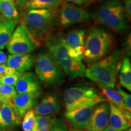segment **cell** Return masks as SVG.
<instances>
[{
  "label": "cell",
  "mask_w": 131,
  "mask_h": 131,
  "mask_svg": "<svg viewBox=\"0 0 131 131\" xmlns=\"http://www.w3.org/2000/svg\"><path fill=\"white\" fill-rule=\"evenodd\" d=\"M60 6L47 9H32L26 12L23 19L32 40L40 46L52 35L53 27L58 20Z\"/></svg>",
  "instance_id": "obj_1"
},
{
  "label": "cell",
  "mask_w": 131,
  "mask_h": 131,
  "mask_svg": "<svg viewBox=\"0 0 131 131\" xmlns=\"http://www.w3.org/2000/svg\"><path fill=\"white\" fill-rule=\"evenodd\" d=\"M121 52L114 53L92 63L86 70L85 76L95 82L100 88L115 87L119 67L121 66Z\"/></svg>",
  "instance_id": "obj_2"
},
{
  "label": "cell",
  "mask_w": 131,
  "mask_h": 131,
  "mask_svg": "<svg viewBox=\"0 0 131 131\" xmlns=\"http://www.w3.org/2000/svg\"><path fill=\"white\" fill-rule=\"evenodd\" d=\"M46 46L61 67L64 73L70 78L84 77L86 68L81 60L68 55V45L61 33L51 35L45 42Z\"/></svg>",
  "instance_id": "obj_3"
},
{
  "label": "cell",
  "mask_w": 131,
  "mask_h": 131,
  "mask_svg": "<svg viewBox=\"0 0 131 131\" xmlns=\"http://www.w3.org/2000/svg\"><path fill=\"white\" fill-rule=\"evenodd\" d=\"M114 45V38L110 33L99 27H93L84 41L83 59L89 62L101 60L107 56Z\"/></svg>",
  "instance_id": "obj_4"
},
{
  "label": "cell",
  "mask_w": 131,
  "mask_h": 131,
  "mask_svg": "<svg viewBox=\"0 0 131 131\" xmlns=\"http://www.w3.org/2000/svg\"><path fill=\"white\" fill-rule=\"evenodd\" d=\"M107 101L106 98L95 89L89 86H75L69 88L64 94V103L66 112L77 109L95 106Z\"/></svg>",
  "instance_id": "obj_5"
},
{
  "label": "cell",
  "mask_w": 131,
  "mask_h": 131,
  "mask_svg": "<svg viewBox=\"0 0 131 131\" xmlns=\"http://www.w3.org/2000/svg\"><path fill=\"white\" fill-rule=\"evenodd\" d=\"M35 72L45 86H58L63 83L65 75L50 52H43L35 60Z\"/></svg>",
  "instance_id": "obj_6"
},
{
  "label": "cell",
  "mask_w": 131,
  "mask_h": 131,
  "mask_svg": "<svg viewBox=\"0 0 131 131\" xmlns=\"http://www.w3.org/2000/svg\"><path fill=\"white\" fill-rule=\"evenodd\" d=\"M123 6L118 0H109L100 7L95 19L100 23L117 32L127 29V23Z\"/></svg>",
  "instance_id": "obj_7"
},
{
  "label": "cell",
  "mask_w": 131,
  "mask_h": 131,
  "mask_svg": "<svg viewBox=\"0 0 131 131\" xmlns=\"http://www.w3.org/2000/svg\"><path fill=\"white\" fill-rule=\"evenodd\" d=\"M6 47L10 54L30 53L37 48L26 27L21 23L16 27Z\"/></svg>",
  "instance_id": "obj_8"
},
{
  "label": "cell",
  "mask_w": 131,
  "mask_h": 131,
  "mask_svg": "<svg viewBox=\"0 0 131 131\" xmlns=\"http://www.w3.org/2000/svg\"><path fill=\"white\" fill-rule=\"evenodd\" d=\"M59 24L63 27L90 20V15L86 10L70 3H61L58 12Z\"/></svg>",
  "instance_id": "obj_9"
},
{
  "label": "cell",
  "mask_w": 131,
  "mask_h": 131,
  "mask_svg": "<svg viewBox=\"0 0 131 131\" xmlns=\"http://www.w3.org/2000/svg\"><path fill=\"white\" fill-rule=\"evenodd\" d=\"M109 104L107 101L96 104L93 110L87 131H103L109 124Z\"/></svg>",
  "instance_id": "obj_10"
},
{
  "label": "cell",
  "mask_w": 131,
  "mask_h": 131,
  "mask_svg": "<svg viewBox=\"0 0 131 131\" xmlns=\"http://www.w3.org/2000/svg\"><path fill=\"white\" fill-rule=\"evenodd\" d=\"M42 92L17 94L12 100V107L21 118L29 111L34 109L38 103Z\"/></svg>",
  "instance_id": "obj_11"
},
{
  "label": "cell",
  "mask_w": 131,
  "mask_h": 131,
  "mask_svg": "<svg viewBox=\"0 0 131 131\" xmlns=\"http://www.w3.org/2000/svg\"><path fill=\"white\" fill-rule=\"evenodd\" d=\"M94 107L95 106H88L66 112L64 117L75 128L84 130L88 126Z\"/></svg>",
  "instance_id": "obj_12"
},
{
  "label": "cell",
  "mask_w": 131,
  "mask_h": 131,
  "mask_svg": "<svg viewBox=\"0 0 131 131\" xmlns=\"http://www.w3.org/2000/svg\"><path fill=\"white\" fill-rule=\"evenodd\" d=\"M37 116L55 115L60 111V101L56 94L49 93L42 98L34 108Z\"/></svg>",
  "instance_id": "obj_13"
},
{
  "label": "cell",
  "mask_w": 131,
  "mask_h": 131,
  "mask_svg": "<svg viewBox=\"0 0 131 131\" xmlns=\"http://www.w3.org/2000/svg\"><path fill=\"white\" fill-rule=\"evenodd\" d=\"M14 87L17 94L42 92L40 81L36 75L32 72L23 73Z\"/></svg>",
  "instance_id": "obj_14"
},
{
  "label": "cell",
  "mask_w": 131,
  "mask_h": 131,
  "mask_svg": "<svg viewBox=\"0 0 131 131\" xmlns=\"http://www.w3.org/2000/svg\"><path fill=\"white\" fill-rule=\"evenodd\" d=\"M35 57L30 53L10 54L6 65L16 71L24 73L30 70L35 64Z\"/></svg>",
  "instance_id": "obj_15"
},
{
  "label": "cell",
  "mask_w": 131,
  "mask_h": 131,
  "mask_svg": "<svg viewBox=\"0 0 131 131\" xmlns=\"http://www.w3.org/2000/svg\"><path fill=\"white\" fill-rule=\"evenodd\" d=\"M109 126L117 130H125L130 127L129 121L124 111L120 108L109 103Z\"/></svg>",
  "instance_id": "obj_16"
},
{
  "label": "cell",
  "mask_w": 131,
  "mask_h": 131,
  "mask_svg": "<svg viewBox=\"0 0 131 131\" xmlns=\"http://www.w3.org/2000/svg\"><path fill=\"white\" fill-rule=\"evenodd\" d=\"M21 120V118L16 114L14 108L2 103L0 109V129H6L19 125Z\"/></svg>",
  "instance_id": "obj_17"
},
{
  "label": "cell",
  "mask_w": 131,
  "mask_h": 131,
  "mask_svg": "<svg viewBox=\"0 0 131 131\" xmlns=\"http://www.w3.org/2000/svg\"><path fill=\"white\" fill-rule=\"evenodd\" d=\"M18 24L19 19H9L0 15V50L6 47Z\"/></svg>",
  "instance_id": "obj_18"
},
{
  "label": "cell",
  "mask_w": 131,
  "mask_h": 131,
  "mask_svg": "<svg viewBox=\"0 0 131 131\" xmlns=\"http://www.w3.org/2000/svg\"><path fill=\"white\" fill-rule=\"evenodd\" d=\"M119 80L121 86L131 92V63L127 57H125L121 64Z\"/></svg>",
  "instance_id": "obj_19"
},
{
  "label": "cell",
  "mask_w": 131,
  "mask_h": 131,
  "mask_svg": "<svg viewBox=\"0 0 131 131\" xmlns=\"http://www.w3.org/2000/svg\"><path fill=\"white\" fill-rule=\"evenodd\" d=\"M0 10L2 15L7 18L19 19V14L15 0H0Z\"/></svg>",
  "instance_id": "obj_20"
},
{
  "label": "cell",
  "mask_w": 131,
  "mask_h": 131,
  "mask_svg": "<svg viewBox=\"0 0 131 131\" xmlns=\"http://www.w3.org/2000/svg\"><path fill=\"white\" fill-rule=\"evenodd\" d=\"M85 32L82 29L70 31L64 37L67 45L71 47L83 46L85 41Z\"/></svg>",
  "instance_id": "obj_21"
},
{
  "label": "cell",
  "mask_w": 131,
  "mask_h": 131,
  "mask_svg": "<svg viewBox=\"0 0 131 131\" xmlns=\"http://www.w3.org/2000/svg\"><path fill=\"white\" fill-rule=\"evenodd\" d=\"M62 0H30L23 6L25 10L47 9L60 6Z\"/></svg>",
  "instance_id": "obj_22"
},
{
  "label": "cell",
  "mask_w": 131,
  "mask_h": 131,
  "mask_svg": "<svg viewBox=\"0 0 131 131\" xmlns=\"http://www.w3.org/2000/svg\"><path fill=\"white\" fill-rule=\"evenodd\" d=\"M57 121L55 115H36V123L32 131H50Z\"/></svg>",
  "instance_id": "obj_23"
},
{
  "label": "cell",
  "mask_w": 131,
  "mask_h": 131,
  "mask_svg": "<svg viewBox=\"0 0 131 131\" xmlns=\"http://www.w3.org/2000/svg\"><path fill=\"white\" fill-rule=\"evenodd\" d=\"M100 89L102 91V94L106 98L107 101L120 108L124 112H125L122 97L117 90L111 88H100Z\"/></svg>",
  "instance_id": "obj_24"
},
{
  "label": "cell",
  "mask_w": 131,
  "mask_h": 131,
  "mask_svg": "<svg viewBox=\"0 0 131 131\" xmlns=\"http://www.w3.org/2000/svg\"><path fill=\"white\" fill-rule=\"evenodd\" d=\"M17 94L15 88L12 85L0 83V101L12 107V100Z\"/></svg>",
  "instance_id": "obj_25"
},
{
  "label": "cell",
  "mask_w": 131,
  "mask_h": 131,
  "mask_svg": "<svg viewBox=\"0 0 131 131\" xmlns=\"http://www.w3.org/2000/svg\"><path fill=\"white\" fill-rule=\"evenodd\" d=\"M22 121V129L24 131H32L36 123V115L34 109L24 115Z\"/></svg>",
  "instance_id": "obj_26"
},
{
  "label": "cell",
  "mask_w": 131,
  "mask_h": 131,
  "mask_svg": "<svg viewBox=\"0 0 131 131\" xmlns=\"http://www.w3.org/2000/svg\"><path fill=\"white\" fill-rule=\"evenodd\" d=\"M117 91L118 92L119 94L122 96L123 101L124 107H125V114L126 116L131 122V96L130 94L125 92L121 88L118 87Z\"/></svg>",
  "instance_id": "obj_27"
},
{
  "label": "cell",
  "mask_w": 131,
  "mask_h": 131,
  "mask_svg": "<svg viewBox=\"0 0 131 131\" xmlns=\"http://www.w3.org/2000/svg\"><path fill=\"white\" fill-rule=\"evenodd\" d=\"M23 73L16 71L15 72L10 75H1L0 76V83L4 84L12 85L15 86L16 81Z\"/></svg>",
  "instance_id": "obj_28"
},
{
  "label": "cell",
  "mask_w": 131,
  "mask_h": 131,
  "mask_svg": "<svg viewBox=\"0 0 131 131\" xmlns=\"http://www.w3.org/2000/svg\"><path fill=\"white\" fill-rule=\"evenodd\" d=\"M68 55L72 58L82 60L84 57V46L77 47H71L68 46Z\"/></svg>",
  "instance_id": "obj_29"
},
{
  "label": "cell",
  "mask_w": 131,
  "mask_h": 131,
  "mask_svg": "<svg viewBox=\"0 0 131 131\" xmlns=\"http://www.w3.org/2000/svg\"><path fill=\"white\" fill-rule=\"evenodd\" d=\"M16 70L6 64H0V76L1 75H10L15 72Z\"/></svg>",
  "instance_id": "obj_30"
},
{
  "label": "cell",
  "mask_w": 131,
  "mask_h": 131,
  "mask_svg": "<svg viewBox=\"0 0 131 131\" xmlns=\"http://www.w3.org/2000/svg\"><path fill=\"white\" fill-rule=\"evenodd\" d=\"M50 131H68V127L64 123L57 121Z\"/></svg>",
  "instance_id": "obj_31"
},
{
  "label": "cell",
  "mask_w": 131,
  "mask_h": 131,
  "mask_svg": "<svg viewBox=\"0 0 131 131\" xmlns=\"http://www.w3.org/2000/svg\"><path fill=\"white\" fill-rule=\"evenodd\" d=\"M124 9L127 19L130 20L131 18V0H123Z\"/></svg>",
  "instance_id": "obj_32"
},
{
  "label": "cell",
  "mask_w": 131,
  "mask_h": 131,
  "mask_svg": "<svg viewBox=\"0 0 131 131\" xmlns=\"http://www.w3.org/2000/svg\"><path fill=\"white\" fill-rule=\"evenodd\" d=\"M7 57L4 52L0 50V64H4L6 63Z\"/></svg>",
  "instance_id": "obj_33"
},
{
  "label": "cell",
  "mask_w": 131,
  "mask_h": 131,
  "mask_svg": "<svg viewBox=\"0 0 131 131\" xmlns=\"http://www.w3.org/2000/svg\"><path fill=\"white\" fill-rule=\"evenodd\" d=\"M103 0H83V4L84 5H90L92 3L101 1Z\"/></svg>",
  "instance_id": "obj_34"
},
{
  "label": "cell",
  "mask_w": 131,
  "mask_h": 131,
  "mask_svg": "<svg viewBox=\"0 0 131 131\" xmlns=\"http://www.w3.org/2000/svg\"><path fill=\"white\" fill-rule=\"evenodd\" d=\"M15 1L16 4L23 7L24 5H25L27 2H29L30 0H15Z\"/></svg>",
  "instance_id": "obj_35"
},
{
  "label": "cell",
  "mask_w": 131,
  "mask_h": 131,
  "mask_svg": "<svg viewBox=\"0 0 131 131\" xmlns=\"http://www.w3.org/2000/svg\"><path fill=\"white\" fill-rule=\"evenodd\" d=\"M66 2L72 3L74 4L83 5V0H65Z\"/></svg>",
  "instance_id": "obj_36"
},
{
  "label": "cell",
  "mask_w": 131,
  "mask_h": 131,
  "mask_svg": "<svg viewBox=\"0 0 131 131\" xmlns=\"http://www.w3.org/2000/svg\"><path fill=\"white\" fill-rule=\"evenodd\" d=\"M103 131H124L122 130H117V129H114L110 127L109 126H107L106 129H104Z\"/></svg>",
  "instance_id": "obj_37"
},
{
  "label": "cell",
  "mask_w": 131,
  "mask_h": 131,
  "mask_svg": "<svg viewBox=\"0 0 131 131\" xmlns=\"http://www.w3.org/2000/svg\"><path fill=\"white\" fill-rule=\"evenodd\" d=\"M68 131H84V130H82V129H79L77 128H71L69 129V130Z\"/></svg>",
  "instance_id": "obj_38"
},
{
  "label": "cell",
  "mask_w": 131,
  "mask_h": 131,
  "mask_svg": "<svg viewBox=\"0 0 131 131\" xmlns=\"http://www.w3.org/2000/svg\"><path fill=\"white\" fill-rule=\"evenodd\" d=\"M1 106H2V103H1V101H0V109H1Z\"/></svg>",
  "instance_id": "obj_39"
},
{
  "label": "cell",
  "mask_w": 131,
  "mask_h": 131,
  "mask_svg": "<svg viewBox=\"0 0 131 131\" xmlns=\"http://www.w3.org/2000/svg\"><path fill=\"white\" fill-rule=\"evenodd\" d=\"M126 131H131V129H130V128H129V129H127V130Z\"/></svg>",
  "instance_id": "obj_40"
},
{
  "label": "cell",
  "mask_w": 131,
  "mask_h": 131,
  "mask_svg": "<svg viewBox=\"0 0 131 131\" xmlns=\"http://www.w3.org/2000/svg\"><path fill=\"white\" fill-rule=\"evenodd\" d=\"M0 14H1V10H0Z\"/></svg>",
  "instance_id": "obj_41"
}]
</instances>
